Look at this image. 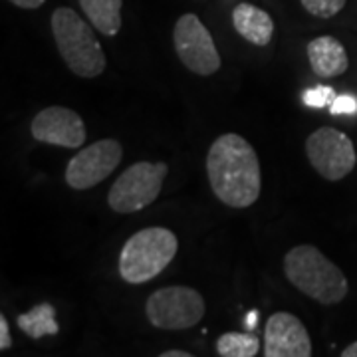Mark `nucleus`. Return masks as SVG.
<instances>
[{
	"label": "nucleus",
	"instance_id": "nucleus-3",
	"mask_svg": "<svg viewBox=\"0 0 357 357\" xmlns=\"http://www.w3.org/2000/svg\"><path fill=\"white\" fill-rule=\"evenodd\" d=\"M52 34L66 66L79 77H98L105 70V54L91 26L72 8L52 14Z\"/></svg>",
	"mask_w": 357,
	"mask_h": 357
},
{
	"label": "nucleus",
	"instance_id": "nucleus-16",
	"mask_svg": "<svg viewBox=\"0 0 357 357\" xmlns=\"http://www.w3.org/2000/svg\"><path fill=\"white\" fill-rule=\"evenodd\" d=\"M217 351L222 357H255L260 351V340L252 333H222L217 340Z\"/></svg>",
	"mask_w": 357,
	"mask_h": 357
},
{
	"label": "nucleus",
	"instance_id": "nucleus-15",
	"mask_svg": "<svg viewBox=\"0 0 357 357\" xmlns=\"http://www.w3.org/2000/svg\"><path fill=\"white\" fill-rule=\"evenodd\" d=\"M18 328L34 340H40L44 335H56L60 330L56 321V307L48 302L34 306L30 312L18 316Z\"/></svg>",
	"mask_w": 357,
	"mask_h": 357
},
{
	"label": "nucleus",
	"instance_id": "nucleus-8",
	"mask_svg": "<svg viewBox=\"0 0 357 357\" xmlns=\"http://www.w3.org/2000/svg\"><path fill=\"white\" fill-rule=\"evenodd\" d=\"M310 165L326 181H342L357 163L356 147L344 131L335 128L316 129L306 141Z\"/></svg>",
	"mask_w": 357,
	"mask_h": 357
},
{
	"label": "nucleus",
	"instance_id": "nucleus-9",
	"mask_svg": "<svg viewBox=\"0 0 357 357\" xmlns=\"http://www.w3.org/2000/svg\"><path fill=\"white\" fill-rule=\"evenodd\" d=\"M121 157H123V149L119 141H96L70 159L66 167V183L74 191H88L114 173L121 163Z\"/></svg>",
	"mask_w": 357,
	"mask_h": 357
},
{
	"label": "nucleus",
	"instance_id": "nucleus-19",
	"mask_svg": "<svg viewBox=\"0 0 357 357\" xmlns=\"http://www.w3.org/2000/svg\"><path fill=\"white\" fill-rule=\"evenodd\" d=\"M330 109H332L333 115L354 114V112H357V102L354 98H349V96H342V98H335V100H333V103L330 105Z\"/></svg>",
	"mask_w": 357,
	"mask_h": 357
},
{
	"label": "nucleus",
	"instance_id": "nucleus-11",
	"mask_svg": "<svg viewBox=\"0 0 357 357\" xmlns=\"http://www.w3.org/2000/svg\"><path fill=\"white\" fill-rule=\"evenodd\" d=\"M266 357H310L312 340L306 326L290 312L272 314L264 328Z\"/></svg>",
	"mask_w": 357,
	"mask_h": 357
},
{
	"label": "nucleus",
	"instance_id": "nucleus-12",
	"mask_svg": "<svg viewBox=\"0 0 357 357\" xmlns=\"http://www.w3.org/2000/svg\"><path fill=\"white\" fill-rule=\"evenodd\" d=\"M307 60L314 74L324 79L342 76L349 68L344 44L333 36H318L312 40L307 44Z\"/></svg>",
	"mask_w": 357,
	"mask_h": 357
},
{
	"label": "nucleus",
	"instance_id": "nucleus-14",
	"mask_svg": "<svg viewBox=\"0 0 357 357\" xmlns=\"http://www.w3.org/2000/svg\"><path fill=\"white\" fill-rule=\"evenodd\" d=\"M79 6L91 26L103 36H115L119 32L123 0H79Z\"/></svg>",
	"mask_w": 357,
	"mask_h": 357
},
{
	"label": "nucleus",
	"instance_id": "nucleus-10",
	"mask_svg": "<svg viewBox=\"0 0 357 357\" xmlns=\"http://www.w3.org/2000/svg\"><path fill=\"white\" fill-rule=\"evenodd\" d=\"M32 137L40 143L58 145L66 149H76L86 143V123L84 119L62 105H50L44 107L36 117L32 119Z\"/></svg>",
	"mask_w": 357,
	"mask_h": 357
},
{
	"label": "nucleus",
	"instance_id": "nucleus-6",
	"mask_svg": "<svg viewBox=\"0 0 357 357\" xmlns=\"http://www.w3.org/2000/svg\"><path fill=\"white\" fill-rule=\"evenodd\" d=\"M204 300L189 286H167L155 290L147 304V319L159 330H189L204 318Z\"/></svg>",
	"mask_w": 357,
	"mask_h": 357
},
{
	"label": "nucleus",
	"instance_id": "nucleus-18",
	"mask_svg": "<svg viewBox=\"0 0 357 357\" xmlns=\"http://www.w3.org/2000/svg\"><path fill=\"white\" fill-rule=\"evenodd\" d=\"M335 98L337 96L330 86H316L304 93V102L310 107H328V105H332Z\"/></svg>",
	"mask_w": 357,
	"mask_h": 357
},
{
	"label": "nucleus",
	"instance_id": "nucleus-20",
	"mask_svg": "<svg viewBox=\"0 0 357 357\" xmlns=\"http://www.w3.org/2000/svg\"><path fill=\"white\" fill-rule=\"evenodd\" d=\"M13 345V337H10V330H8V321L4 316H0V349H8Z\"/></svg>",
	"mask_w": 357,
	"mask_h": 357
},
{
	"label": "nucleus",
	"instance_id": "nucleus-1",
	"mask_svg": "<svg viewBox=\"0 0 357 357\" xmlns=\"http://www.w3.org/2000/svg\"><path fill=\"white\" fill-rule=\"evenodd\" d=\"M206 175L220 203L232 208L255 204L262 189L260 161L255 147L236 133H225L211 145Z\"/></svg>",
	"mask_w": 357,
	"mask_h": 357
},
{
	"label": "nucleus",
	"instance_id": "nucleus-13",
	"mask_svg": "<svg viewBox=\"0 0 357 357\" xmlns=\"http://www.w3.org/2000/svg\"><path fill=\"white\" fill-rule=\"evenodd\" d=\"M232 24L234 30L243 36L246 42L255 46H268L274 36V20L272 16L258 8L250 2H241L232 10Z\"/></svg>",
	"mask_w": 357,
	"mask_h": 357
},
{
	"label": "nucleus",
	"instance_id": "nucleus-4",
	"mask_svg": "<svg viewBox=\"0 0 357 357\" xmlns=\"http://www.w3.org/2000/svg\"><path fill=\"white\" fill-rule=\"evenodd\" d=\"M177 250V236L165 227L139 230L121 248L119 274L128 284H145L171 264Z\"/></svg>",
	"mask_w": 357,
	"mask_h": 357
},
{
	"label": "nucleus",
	"instance_id": "nucleus-5",
	"mask_svg": "<svg viewBox=\"0 0 357 357\" xmlns=\"http://www.w3.org/2000/svg\"><path fill=\"white\" fill-rule=\"evenodd\" d=\"M169 167L163 161H139L128 167L109 189L107 204L115 213L129 215L155 203L163 189Z\"/></svg>",
	"mask_w": 357,
	"mask_h": 357
},
{
	"label": "nucleus",
	"instance_id": "nucleus-22",
	"mask_svg": "<svg viewBox=\"0 0 357 357\" xmlns=\"http://www.w3.org/2000/svg\"><path fill=\"white\" fill-rule=\"evenodd\" d=\"M161 357H191L189 351H181V349H169V351H163Z\"/></svg>",
	"mask_w": 357,
	"mask_h": 357
},
{
	"label": "nucleus",
	"instance_id": "nucleus-21",
	"mask_svg": "<svg viewBox=\"0 0 357 357\" xmlns=\"http://www.w3.org/2000/svg\"><path fill=\"white\" fill-rule=\"evenodd\" d=\"M14 6L18 8H24V10H34V8H40L46 0H10Z\"/></svg>",
	"mask_w": 357,
	"mask_h": 357
},
{
	"label": "nucleus",
	"instance_id": "nucleus-23",
	"mask_svg": "<svg viewBox=\"0 0 357 357\" xmlns=\"http://www.w3.org/2000/svg\"><path fill=\"white\" fill-rule=\"evenodd\" d=\"M342 357H357V342L347 345L344 351H342Z\"/></svg>",
	"mask_w": 357,
	"mask_h": 357
},
{
	"label": "nucleus",
	"instance_id": "nucleus-2",
	"mask_svg": "<svg viewBox=\"0 0 357 357\" xmlns=\"http://www.w3.org/2000/svg\"><path fill=\"white\" fill-rule=\"evenodd\" d=\"M284 272L294 288L326 306L342 302L349 292L342 268L312 244H300L288 250L284 256Z\"/></svg>",
	"mask_w": 357,
	"mask_h": 357
},
{
	"label": "nucleus",
	"instance_id": "nucleus-7",
	"mask_svg": "<svg viewBox=\"0 0 357 357\" xmlns=\"http://www.w3.org/2000/svg\"><path fill=\"white\" fill-rule=\"evenodd\" d=\"M178 60L197 76H213L220 70V54L215 40L197 14H183L173 30Z\"/></svg>",
	"mask_w": 357,
	"mask_h": 357
},
{
	"label": "nucleus",
	"instance_id": "nucleus-17",
	"mask_svg": "<svg viewBox=\"0 0 357 357\" xmlns=\"http://www.w3.org/2000/svg\"><path fill=\"white\" fill-rule=\"evenodd\" d=\"M300 2L312 16L332 18V16L344 10L347 0H300Z\"/></svg>",
	"mask_w": 357,
	"mask_h": 357
}]
</instances>
